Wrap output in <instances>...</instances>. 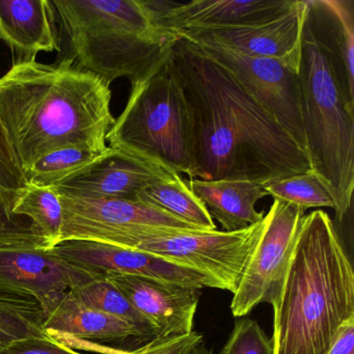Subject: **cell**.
<instances>
[{
    "instance_id": "52a82bcc",
    "label": "cell",
    "mask_w": 354,
    "mask_h": 354,
    "mask_svg": "<svg viewBox=\"0 0 354 354\" xmlns=\"http://www.w3.org/2000/svg\"><path fill=\"white\" fill-rule=\"evenodd\" d=\"M262 223L263 219L235 232L140 227L119 234L106 243L140 250L198 271L217 289L234 294Z\"/></svg>"
},
{
    "instance_id": "ffe728a7",
    "label": "cell",
    "mask_w": 354,
    "mask_h": 354,
    "mask_svg": "<svg viewBox=\"0 0 354 354\" xmlns=\"http://www.w3.org/2000/svg\"><path fill=\"white\" fill-rule=\"evenodd\" d=\"M136 200L200 231L216 230L206 207L190 190L182 176L150 184L138 194Z\"/></svg>"
},
{
    "instance_id": "7c38bea8",
    "label": "cell",
    "mask_w": 354,
    "mask_h": 354,
    "mask_svg": "<svg viewBox=\"0 0 354 354\" xmlns=\"http://www.w3.org/2000/svg\"><path fill=\"white\" fill-rule=\"evenodd\" d=\"M57 256L53 250H0V286L30 294L46 315L74 288L100 277Z\"/></svg>"
},
{
    "instance_id": "ac0fdd59",
    "label": "cell",
    "mask_w": 354,
    "mask_h": 354,
    "mask_svg": "<svg viewBox=\"0 0 354 354\" xmlns=\"http://www.w3.org/2000/svg\"><path fill=\"white\" fill-rule=\"evenodd\" d=\"M0 40L19 59L61 50L57 12L48 0H0Z\"/></svg>"
},
{
    "instance_id": "d6986e66",
    "label": "cell",
    "mask_w": 354,
    "mask_h": 354,
    "mask_svg": "<svg viewBox=\"0 0 354 354\" xmlns=\"http://www.w3.org/2000/svg\"><path fill=\"white\" fill-rule=\"evenodd\" d=\"M188 187L216 219L223 231L235 232L248 229L264 218L262 211L256 210V204L265 196L263 184L252 181H204L185 180Z\"/></svg>"
},
{
    "instance_id": "44dd1931",
    "label": "cell",
    "mask_w": 354,
    "mask_h": 354,
    "mask_svg": "<svg viewBox=\"0 0 354 354\" xmlns=\"http://www.w3.org/2000/svg\"><path fill=\"white\" fill-rule=\"evenodd\" d=\"M46 318L34 296L0 286V353L18 339L49 337L44 329Z\"/></svg>"
},
{
    "instance_id": "2e32d148",
    "label": "cell",
    "mask_w": 354,
    "mask_h": 354,
    "mask_svg": "<svg viewBox=\"0 0 354 354\" xmlns=\"http://www.w3.org/2000/svg\"><path fill=\"white\" fill-rule=\"evenodd\" d=\"M295 0H194L187 3L147 1L159 26L171 32L192 28L252 26L277 18Z\"/></svg>"
},
{
    "instance_id": "1f68e13d",
    "label": "cell",
    "mask_w": 354,
    "mask_h": 354,
    "mask_svg": "<svg viewBox=\"0 0 354 354\" xmlns=\"http://www.w3.org/2000/svg\"><path fill=\"white\" fill-rule=\"evenodd\" d=\"M188 354H213L211 352V350H209L208 348L205 346L204 341L202 343L198 344V345L194 346Z\"/></svg>"
},
{
    "instance_id": "e0dca14e",
    "label": "cell",
    "mask_w": 354,
    "mask_h": 354,
    "mask_svg": "<svg viewBox=\"0 0 354 354\" xmlns=\"http://www.w3.org/2000/svg\"><path fill=\"white\" fill-rule=\"evenodd\" d=\"M47 335L72 349L86 350L93 345L140 339L129 323L95 308H88L67 294L59 306L47 315Z\"/></svg>"
},
{
    "instance_id": "cb8c5ba5",
    "label": "cell",
    "mask_w": 354,
    "mask_h": 354,
    "mask_svg": "<svg viewBox=\"0 0 354 354\" xmlns=\"http://www.w3.org/2000/svg\"><path fill=\"white\" fill-rule=\"evenodd\" d=\"M101 154L76 147L53 151L24 171L26 183L41 187H57L68 178L92 165Z\"/></svg>"
},
{
    "instance_id": "603a6c76",
    "label": "cell",
    "mask_w": 354,
    "mask_h": 354,
    "mask_svg": "<svg viewBox=\"0 0 354 354\" xmlns=\"http://www.w3.org/2000/svg\"><path fill=\"white\" fill-rule=\"evenodd\" d=\"M72 297L91 308L111 315L131 324L140 333V341L154 339L150 323L133 308L124 294L109 281L105 274L78 286L70 291Z\"/></svg>"
},
{
    "instance_id": "5bb4252c",
    "label": "cell",
    "mask_w": 354,
    "mask_h": 354,
    "mask_svg": "<svg viewBox=\"0 0 354 354\" xmlns=\"http://www.w3.org/2000/svg\"><path fill=\"white\" fill-rule=\"evenodd\" d=\"M51 250L91 272L138 275L196 289H217L212 281L198 271L140 250L91 240H66Z\"/></svg>"
},
{
    "instance_id": "3957f363",
    "label": "cell",
    "mask_w": 354,
    "mask_h": 354,
    "mask_svg": "<svg viewBox=\"0 0 354 354\" xmlns=\"http://www.w3.org/2000/svg\"><path fill=\"white\" fill-rule=\"evenodd\" d=\"M272 308L273 354H326L354 319L353 267L325 211H313L300 221Z\"/></svg>"
},
{
    "instance_id": "8992f818",
    "label": "cell",
    "mask_w": 354,
    "mask_h": 354,
    "mask_svg": "<svg viewBox=\"0 0 354 354\" xmlns=\"http://www.w3.org/2000/svg\"><path fill=\"white\" fill-rule=\"evenodd\" d=\"M106 140L109 147L165 165L180 175H189V115L169 57L144 80L131 84L127 104Z\"/></svg>"
},
{
    "instance_id": "6da1fadb",
    "label": "cell",
    "mask_w": 354,
    "mask_h": 354,
    "mask_svg": "<svg viewBox=\"0 0 354 354\" xmlns=\"http://www.w3.org/2000/svg\"><path fill=\"white\" fill-rule=\"evenodd\" d=\"M169 65L189 115L188 177L265 184L312 171L289 134L221 64L178 37Z\"/></svg>"
},
{
    "instance_id": "f1b7e54d",
    "label": "cell",
    "mask_w": 354,
    "mask_h": 354,
    "mask_svg": "<svg viewBox=\"0 0 354 354\" xmlns=\"http://www.w3.org/2000/svg\"><path fill=\"white\" fill-rule=\"evenodd\" d=\"M24 171L0 124V192L13 200L14 194L26 186Z\"/></svg>"
},
{
    "instance_id": "83f0119b",
    "label": "cell",
    "mask_w": 354,
    "mask_h": 354,
    "mask_svg": "<svg viewBox=\"0 0 354 354\" xmlns=\"http://www.w3.org/2000/svg\"><path fill=\"white\" fill-rule=\"evenodd\" d=\"M203 341L204 337L202 333L192 331L183 335L156 337L134 350L115 349L102 345L88 346L86 350L105 354H188L194 346Z\"/></svg>"
},
{
    "instance_id": "30bf717a",
    "label": "cell",
    "mask_w": 354,
    "mask_h": 354,
    "mask_svg": "<svg viewBox=\"0 0 354 354\" xmlns=\"http://www.w3.org/2000/svg\"><path fill=\"white\" fill-rule=\"evenodd\" d=\"M179 176L165 165L107 147L92 165L55 189L59 196L84 200L138 201V194L147 186Z\"/></svg>"
},
{
    "instance_id": "5b68a950",
    "label": "cell",
    "mask_w": 354,
    "mask_h": 354,
    "mask_svg": "<svg viewBox=\"0 0 354 354\" xmlns=\"http://www.w3.org/2000/svg\"><path fill=\"white\" fill-rule=\"evenodd\" d=\"M74 65L107 86L119 78L131 84L167 61L177 35L159 26L146 0L51 1Z\"/></svg>"
},
{
    "instance_id": "7a4b0ae2",
    "label": "cell",
    "mask_w": 354,
    "mask_h": 354,
    "mask_svg": "<svg viewBox=\"0 0 354 354\" xmlns=\"http://www.w3.org/2000/svg\"><path fill=\"white\" fill-rule=\"evenodd\" d=\"M111 101L109 86L68 57L53 65L18 59L0 77V124L24 173L59 149L104 152Z\"/></svg>"
},
{
    "instance_id": "f546056e",
    "label": "cell",
    "mask_w": 354,
    "mask_h": 354,
    "mask_svg": "<svg viewBox=\"0 0 354 354\" xmlns=\"http://www.w3.org/2000/svg\"><path fill=\"white\" fill-rule=\"evenodd\" d=\"M0 354H84L51 337H32L10 344Z\"/></svg>"
},
{
    "instance_id": "484cf974",
    "label": "cell",
    "mask_w": 354,
    "mask_h": 354,
    "mask_svg": "<svg viewBox=\"0 0 354 354\" xmlns=\"http://www.w3.org/2000/svg\"><path fill=\"white\" fill-rule=\"evenodd\" d=\"M50 250L32 221L12 212L11 198L0 192V250Z\"/></svg>"
},
{
    "instance_id": "9c48e42d",
    "label": "cell",
    "mask_w": 354,
    "mask_h": 354,
    "mask_svg": "<svg viewBox=\"0 0 354 354\" xmlns=\"http://www.w3.org/2000/svg\"><path fill=\"white\" fill-rule=\"evenodd\" d=\"M304 209L274 200L263 218L237 290L231 302L232 314L241 318L260 304L272 306L279 296L295 246Z\"/></svg>"
},
{
    "instance_id": "277c9868",
    "label": "cell",
    "mask_w": 354,
    "mask_h": 354,
    "mask_svg": "<svg viewBox=\"0 0 354 354\" xmlns=\"http://www.w3.org/2000/svg\"><path fill=\"white\" fill-rule=\"evenodd\" d=\"M298 84L310 169L328 188L342 219L354 190V86L310 9Z\"/></svg>"
},
{
    "instance_id": "7402d4cb",
    "label": "cell",
    "mask_w": 354,
    "mask_h": 354,
    "mask_svg": "<svg viewBox=\"0 0 354 354\" xmlns=\"http://www.w3.org/2000/svg\"><path fill=\"white\" fill-rule=\"evenodd\" d=\"M12 212L26 217L48 242L55 248L61 240L63 227V207L61 196L55 187L26 184V187L14 194Z\"/></svg>"
},
{
    "instance_id": "8fae6325",
    "label": "cell",
    "mask_w": 354,
    "mask_h": 354,
    "mask_svg": "<svg viewBox=\"0 0 354 354\" xmlns=\"http://www.w3.org/2000/svg\"><path fill=\"white\" fill-rule=\"evenodd\" d=\"M59 196L63 207L59 243L66 240H91L106 243L115 236L140 227L196 230L138 201L84 200Z\"/></svg>"
},
{
    "instance_id": "4fadbf2b",
    "label": "cell",
    "mask_w": 354,
    "mask_h": 354,
    "mask_svg": "<svg viewBox=\"0 0 354 354\" xmlns=\"http://www.w3.org/2000/svg\"><path fill=\"white\" fill-rule=\"evenodd\" d=\"M308 9V0H295L288 11L268 21L235 28H192L174 34L216 41L244 55L275 59L299 71Z\"/></svg>"
},
{
    "instance_id": "4316f807",
    "label": "cell",
    "mask_w": 354,
    "mask_h": 354,
    "mask_svg": "<svg viewBox=\"0 0 354 354\" xmlns=\"http://www.w3.org/2000/svg\"><path fill=\"white\" fill-rule=\"evenodd\" d=\"M221 354H273L272 341L257 321L237 320Z\"/></svg>"
},
{
    "instance_id": "ba28073f",
    "label": "cell",
    "mask_w": 354,
    "mask_h": 354,
    "mask_svg": "<svg viewBox=\"0 0 354 354\" xmlns=\"http://www.w3.org/2000/svg\"><path fill=\"white\" fill-rule=\"evenodd\" d=\"M182 39L229 70L241 86L277 120L308 158L300 104L299 71L275 59L244 55L216 41Z\"/></svg>"
},
{
    "instance_id": "9a60e30c",
    "label": "cell",
    "mask_w": 354,
    "mask_h": 354,
    "mask_svg": "<svg viewBox=\"0 0 354 354\" xmlns=\"http://www.w3.org/2000/svg\"><path fill=\"white\" fill-rule=\"evenodd\" d=\"M133 308L145 317L156 337L192 333L201 290L138 275L105 273Z\"/></svg>"
},
{
    "instance_id": "4dcf8cb0",
    "label": "cell",
    "mask_w": 354,
    "mask_h": 354,
    "mask_svg": "<svg viewBox=\"0 0 354 354\" xmlns=\"http://www.w3.org/2000/svg\"><path fill=\"white\" fill-rule=\"evenodd\" d=\"M326 354H354V319L344 325Z\"/></svg>"
},
{
    "instance_id": "d4e9b609",
    "label": "cell",
    "mask_w": 354,
    "mask_h": 354,
    "mask_svg": "<svg viewBox=\"0 0 354 354\" xmlns=\"http://www.w3.org/2000/svg\"><path fill=\"white\" fill-rule=\"evenodd\" d=\"M265 192L274 200L290 203L304 209L333 208L335 201L324 182L313 171L263 184Z\"/></svg>"
}]
</instances>
